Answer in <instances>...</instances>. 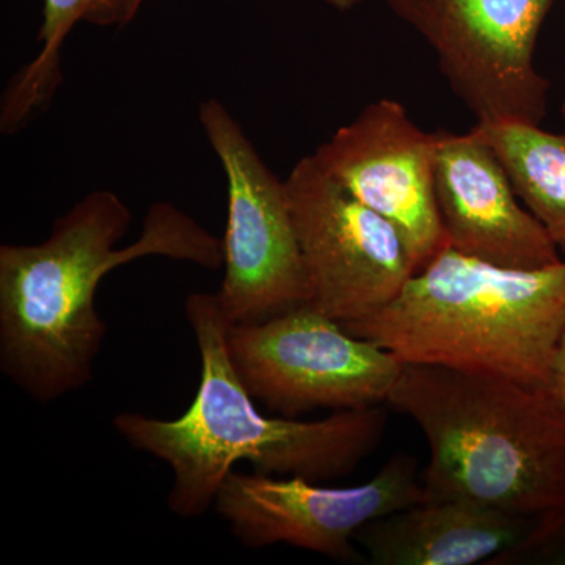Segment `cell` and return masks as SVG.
Masks as SVG:
<instances>
[{
	"mask_svg": "<svg viewBox=\"0 0 565 565\" xmlns=\"http://www.w3.org/2000/svg\"><path fill=\"white\" fill-rule=\"evenodd\" d=\"M132 214L117 193L93 191L40 244L0 245V370L18 388L52 403L81 390L107 334L96 292L107 274L145 256L218 270L223 241L169 203L148 210L139 239L117 248Z\"/></svg>",
	"mask_w": 565,
	"mask_h": 565,
	"instance_id": "1",
	"label": "cell"
},
{
	"mask_svg": "<svg viewBox=\"0 0 565 565\" xmlns=\"http://www.w3.org/2000/svg\"><path fill=\"white\" fill-rule=\"evenodd\" d=\"M184 311L202 360L195 399L177 419L122 412L111 422L131 448L172 468L167 504L174 515L196 519L214 509L237 462L247 460L256 473L333 481L351 475L381 444L386 427L381 405L318 422L262 414L230 359L232 323L215 294H191Z\"/></svg>",
	"mask_w": 565,
	"mask_h": 565,
	"instance_id": "2",
	"label": "cell"
},
{
	"mask_svg": "<svg viewBox=\"0 0 565 565\" xmlns=\"http://www.w3.org/2000/svg\"><path fill=\"white\" fill-rule=\"evenodd\" d=\"M386 404L414 419L429 445L424 500L565 512V405L550 386L404 363Z\"/></svg>",
	"mask_w": 565,
	"mask_h": 565,
	"instance_id": "3",
	"label": "cell"
},
{
	"mask_svg": "<svg viewBox=\"0 0 565 565\" xmlns=\"http://www.w3.org/2000/svg\"><path fill=\"white\" fill-rule=\"evenodd\" d=\"M344 330L403 363L550 386L565 333V258L512 269L446 247L393 302Z\"/></svg>",
	"mask_w": 565,
	"mask_h": 565,
	"instance_id": "4",
	"label": "cell"
},
{
	"mask_svg": "<svg viewBox=\"0 0 565 565\" xmlns=\"http://www.w3.org/2000/svg\"><path fill=\"white\" fill-rule=\"evenodd\" d=\"M228 352L253 399L286 418L382 405L404 366L308 303L267 321L232 326Z\"/></svg>",
	"mask_w": 565,
	"mask_h": 565,
	"instance_id": "5",
	"label": "cell"
},
{
	"mask_svg": "<svg viewBox=\"0 0 565 565\" xmlns=\"http://www.w3.org/2000/svg\"><path fill=\"white\" fill-rule=\"evenodd\" d=\"M199 118L228 184L225 277L215 294L226 321L263 322L308 303L310 285L285 181L218 99L200 104Z\"/></svg>",
	"mask_w": 565,
	"mask_h": 565,
	"instance_id": "6",
	"label": "cell"
},
{
	"mask_svg": "<svg viewBox=\"0 0 565 565\" xmlns=\"http://www.w3.org/2000/svg\"><path fill=\"white\" fill-rule=\"evenodd\" d=\"M429 43L452 92L478 121L539 125L550 82L535 68L553 0H385Z\"/></svg>",
	"mask_w": 565,
	"mask_h": 565,
	"instance_id": "7",
	"label": "cell"
},
{
	"mask_svg": "<svg viewBox=\"0 0 565 565\" xmlns=\"http://www.w3.org/2000/svg\"><path fill=\"white\" fill-rule=\"evenodd\" d=\"M310 285L308 305L343 329L381 311L415 274L393 223L305 156L285 180Z\"/></svg>",
	"mask_w": 565,
	"mask_h": 565,
	"instance_id": "8",
	"label": "cell"
},
{
	"mask_svg": "<svg viewBox=\"0 0 565 565\" xmlns=\"http://www.w3.org/2000/svg\"><path fill=\"white\" fill-rule=\"evenodd\" d=\"M423 500L415 460L399 455L371 481L353 487L232 471L214 509L245 548L285 544L351 563L359 557L353 542L364 525Z\"/></svg>",
	"mask_w": 565,
	"mask_h": 565,
	"instance_id": "9",
	"label": "cell"
},
{
	"mask_svg": "<svg viewBox=\"0 0 565 565\" xmlns=\"http://www.w3.org/2000/svg\"><path fill=\"white\" fill-rule=\"evenodd\" d=\"M437 134L379 99L313 152L323 172L403 236L415 274L449 247L435 195Z\"/></svg>",
	"mask_w": 565,
	"mask_h": 565,
	"instance_id": "10",
	"label": "cell"
},
{
	"mask_svg": "<svg viewBox=\"0 0 565 565\" xmlns=\"http://www.w3.org/2000/svg\"><path fill=\"white\" fill-rule=\"evenodd\" d=\"M435 134V195L449 247L512 269L559 263V248L519 199L492 148L473 129Z\"/></svg>",
	"mask_w": 565,
	"mask_h": 565,
	"instance_id": "11",
	"label": "cell"
},
{
	"mask_svg": "<svg viewBox=\"0 0 565 565\" xmlns=\"http://www.w3.org/2000/svg\"><path fill=\"white\" fill-rule=\"evenodd\" d=\"M537 520L463 498L423 500L367 523L355 542L375 565L492 564Z\"/></svg>",
	"mask_w": 565,
	"mask_h": 565,
	"instance_id": "12",
	"label": "cell"
},
{
	"mask_svg": "<svg viewBox=\"0 0 565 565\" xmlns=\"http://www.w3.org/2000/svg\"><path fill=\"white\" fill-rule=\"evenodd\" d=\"M526 210L544 225L565 258V131L519 121L476 122Z\"/></svg>",
	"mask_w": 565,
	"mask_h": 565,
	"instance_id": "13",
	"label": "cell"
},
{
	"mask_svg": "<svg viewBox=\"0 0 565 565\" xmlns=\"http://www.w3.org/2000/svg\"><path fill=\"white\" fill-rule=\"evenodd\" d=\"M143 0H44L39 32L40 54L18 71L7 88L0 115L3 134L18 131L54 98L62 82V46L79 22L122 28L139 13Z\"/></svg>",
	"mask_w": 565,
	"mask_h": 565,
	"instance_id": "14",
	"label": "cell"
},
{
	"mask_svg": "<svg viewBox=\"0 0 565 565\" xmlns=\"http://www.w3.org/2000/svg\"><path fill=\"white\" fill-rule=\"evenodd\" d=\"M550 388L556 394L557 399L565 405V333L559 345H557Z\"/></svg>",
	"mask_w": 565,
	"mask_h": 565,
	"instance_id": "15",
	"label": "cell"
},
{
	"mask_svg": "<svg viewBox=\"0 0 565 565\" xmlns=\"http://www.w3.org/2000/svg\"><path fill=\"white\" fill-rule=\"evenodd\" d=\"M145 2V0H143ZM364 0H327V3L333 7V9L345 11L351 10L353 7L360 6Z\"/></svg>",
	"mask_w": 565,
	"mask_h": 565,
	"instance_id": "16",
	"label": "cell"
},
{
	"mask_svg": "<svg viewBox=\"0 0 565 565\" xmlns=\"http://www.w3.org/2000/svg\"><path fill=\"white\" fill-rule=\"evenodd\" d=\"M563 118H564V122H565V99H564V104H563Z\"/></svg>",
	"mask_w": 565,
	"mask_h": 565,
	"instance_id": "17",
	"label": "cell"
}]
</instances>
